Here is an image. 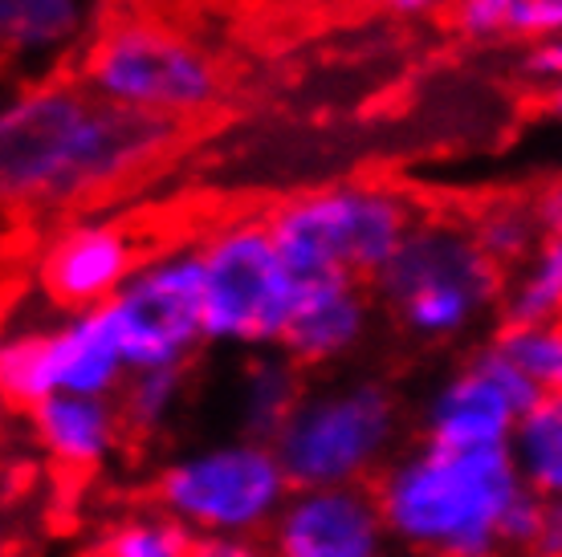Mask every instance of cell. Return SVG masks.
Here are the masks:
<instances>
[{"mask_svg":"<svg viewBox=\"0 0 562 557\" xmlns=\"http://www.w3.org/2000/svg\"><path fill=\"white\" fill-rule=\"evenodd\" d=\"M176 143V126L131 114L78 73L29 78L0 106V195L54 212L135 180Z\"/></svg>","mask_w":562,"mask_h":557,"instance_id":"cell-1","label":"cell"},{"mask_svg":"<svg viewBox=\"0 0 562 557\" xmlns=\"http://www.w3.org/2000/svg\"><path fill=\"white\" fill-rule=\"evenodd\" d=\"M392 542L420 557H506L502 530L530 492L509 447L452 452L420 440L375 480Z\"/></svg>","mask_w":562,"mask_h":557,"instance_id":"cell-2","label":"cell"},{"mask_svg":"<svg viewBox=\"0 0 562 557\" xmlns=\"http://www.w3.org/2000/svg\"><path fill=\"white\" fill-rule=\"evenodd\" d=\"M278 252L297 281H375L420 224V212L392 183L347 180L285 200L266 216Z\"/></svg>","mask_w":562,"mask_h":557,"instance_id":"cell-3","label":"cell"},{"mask_svg":"<svg viewBox=\"0 0 562 557\" xmlns=\"http://www.w3.org/2000/svg\"><path fill=\"white\" fill-rule=\"evenodd\" d=\"M371 293L412 338L449 342L502 306L506 269L485 257L473 232L452 220H420L371 281Z\"/></svg>","mask_w":562,"mask_h":557,"instance_id":"cell-4","label":"cell"},{"mask_svg":"<svg viewBox=\"0 0 562 557\" xmlns=\"http://www.w3.org/2000/svg\"><path fill=\"white\" fill-rule=\"evenodd\" d=\"M155 504L192 537H266L294 497V480L266 440L233 435L171 456L155 476Z\"/></svg>","mask_w":562,"mask_h":557,"instance_id":"cell-5","label":"cell"},{"mask_svg":"<svg viewBox=\"0 0 562 557\" xmlns=\"http://www.w3.org/2000/svg\"><path fill=\"white\" fill-rule=\"evenodd\" d=\"M400 403L380 378H342L306 387L290 423L273 435L294 488H351L375 485L395 461Z\"/></svg>","mask_w":562,"mask_h":557,"instance_id":"cell-6","label":"cell"},{"mask_svg":"<svg viewBox=\"0 0 562 557\" xmlns=\"http://www.w3.org/2000/svg\"><path fill=\"white\" fill-rule=\"evenodd\" d=\"M86 86L131 114L180 123L209 114L221 102L225 78L216 57L188 33L159 21H114L82 54Z\"/></svg>","mask_w":562,"mask_h":557,"instance_id":"cell-7","label":"cell"},{"mask_svg":"<svg viewBox=\"0 0 562 557\" xmlns=\"http://www.w3.org/2000/svg\"><path fill=\"white\" fill-rule=\"evenodd\" d=\"M204 338L228 350H278L302 281L285 265L266 220H233L200 245Z\"/></svg>","mask_w":562,"mask_h":557,"instance_id":"cell-8","label":"cell"},{"mask_svg":"<svg viewBox=\"0 0 562 557\" xmlns=\"http://www.w3.org/2000/svg\"><path fill=\"white\" fill-rule=\"evenodd\" d=\"M131 378L106 306L61 314L49 326L16 330L0 346V387L16 407H37L54 395L119 399Z\"/></svg>","mask_w":562,"mask_h":557,"instance_id":"cell-9","label":"cell"},{"mask_svg":"<svg viewBox=\"0 0 562 557\" xmlns=\"http://www.w3.org/2000/svg\"><path fill=\"white\" fill-rule=\"evenodd\" d=\"M131 375L183 371L204 338V261L200 249H168L143 257L127 285L106 306Z\"/></svg>","mask_w":562,"mask_h":557,"instance_id":"cell-10","label":"cell"},{"mask_svg":"<svg viewBox=\"0 0 562 557\" xmlns=\"http://www.w3.org/2000/svg\"><path fill=\"white\" fill-rule=\"evenodd\" d=\"M547 390L526 375L506 350L490 342L461 371L440 378L424 399L420 432L428 444L452 452L509 447L526 411L542 403Z\"/></svg>","mask_w":562,"mask_h":557,"instance_id":"cell-11","label":"cell"},{"mask_svg":"<svg viewBox=\"0 0 562 557\" xmlns=\"http://www.w3.org/2000/svg\"><path fill=\"white\" fill-rule=\"evenodd\" d=\"M266 542L278 557H387L392 530L371 485L294 488Z\"/></svg>","mask_w":562,"mask_h":557,"instance_id":"cell-12","label":"cell"},{"mask_svg":"<svg viewBox=\"0 0 562 557\" xmlns=\"http://www.w3.org/2000/svg\"><path fill=\"white\" fill-rule=\"evenodd\" d=\"M139 269V249L123 224L78 220L61 228L37 257V289L61 314L102 309Z\"/></svg>","mask_w":562,"mask_h":557,"instance_id":"cell-13","label":"cell"},{"mask_svg":"<svg viewBox=\"0 0 562 557\" xmlns=\"http://www.w3.org/2000/svg\"><path fill=\"white\" fill-rule=\"evenodd\" d=\"M375 293L363 281L351 277H323L302 281L297 306L290 318V330L281 338V350L297 366H330L363 346L371 330Z\"/></svg>","mask_w":562,"mask_h":557,"instance_id":"cell-14","label":"cell"},{"mask_svg":"<svg viewBox=\"0 0 562 557\" xmlns=\"http://www.w3.org/2000/svg\"><path fill=\"white\" fill-rule=\"evenodd\" d=\"M127 419L119 399H90V395H54L29 407V435L45 456L66 473H90L106 464L123 444Z\"/></svg>","mask_w":562,"mask_h":557,"instance_id":"cell-15","label":"cell"},{"mask_svg":"<svg viewBox=\"0 0 562 557\" xmlns=\"http://www.w3.org/2000/svg\"><path fill=\"white\" fill-rule=\"evenodd\" d=\"M99 0H0V45L29 78L57 66L90 37Z\"/></svg>","mask_w":562,"mask_h":557,"instance_id":"cell-16","label":"cell"},{"mask_svg":"<svg viewBox=\"0 0 562 557\" xmlns=\"http://www.w3.org/2000/svg\"><path fill=\"white\" fill-rule=\"evenodd\" d=\"M302 395H306L302 366L281 346L257 350L254 359L240 366L237 387H233V419H237L240 435L273 444V435L297 411Z\"/></svg>","mask_w":562,"mask_h":557,"instance_id":"cell-17","label":"cell"},{"mask_svg":"<svg viewBox=\"0 0 562 557\" xmlns=\"http://www.w3.org/2000/svg\"><path fill=\"white\" fill-rule=\"evenodd\" d=\"M506 326H562V237H542L502 293Z\"/></svg>","mask_w":562,"mask_h":557,"instance_id":"cell-18","label":"cell"},{"mask_svg":"<svg viewBox=\"0 0 562 557\" xmlns=\"http://www.w3.org/2000/svg\"><path fill=\"white\" fill-rule=\"evenodd\" d=\"M509 456L530 492L547 501L562 497V395H542V403L521 416Z\"/></svg>","mask_w":562,"mask_h":557,"instance_id":"cell-19","label":"cell"},{"mask_svg":"<svg viewBox=\"0 0 562 557\" xmlns=\"http://www.w3.org/2000/svg\"><path fill=\"white\" fill-rule=\"evenodd\" d=\"M469 232L497 269H518L547 237L535 204H518V200H497L477 208Z\"/></svg>","mask_w":562,"mask_h":557,"instance_id":"cell-20","label":"cell"},{"mask_svg":"<svg viewBox=\"0 0 562 557\" xmlns=\"http://www.w3.org/2000/svg\"><path fill=\"white\" fill-rule=\"evenodd\" d=\"M183 390H188L183 371H135L119 395V411L131 432H164L171 419L180 416Z\"/></svg>","mask_w":562,"mask_h":557,"instance_id":"cell-21","label":"cell"},{"mask_svg":"<svg viewBox=\"0 0 562 557\" xmlns=\"http://www.w3.org/2000/svg\"><path fill=\"white\" fill-rule=\"evenodd\" d=\"M196 537L164 513L127 516L102 537V557H192Z\"/></svg>","mask_w":562,"mask_h":557,"instance_id":"cell-22","label":"cell"},{"mask_svg":"<svg viewBox=\"0 0 562 557\" xmlns=\"http://www.w3.org/2000/svg\"><path fill=\"white\" fill-rule=\"evenodd\" d=\"M497 346L547 395H562V326H506Z\"/></svg>","mask_w":562,"mask_h":557,"instance_id":"cell-23","label":"cell"},{"mask_svg":"<svg viewBox=\"0 0 562 557\" xmlns=\"http://www.w3.org/2000/svg\"><path fill=\"white\" fill-rule=\"evenodd\" d=\"M518 4L521 0H457L452 4V29L469 42H490L497 33H506Z\"/></svg>","mask_w":562,"mask_h":557,"instance_id":"cell-24","label":"cell"},{"mask_svg":"<svg viewBox=\"0 0 562 557\" xmlns=\"http://www.w3.org/2000/svg\"><path fill=\"white\" fill-rule=\"evenodd\" d=\"M506 33L530 45L562 37V0H521L509 16Z\"/></svg>","mask_w":562,"mask_h":557,"instance_id":"cell-25","label":"cell"},{"mask_svg":"<svg viewBox=\"0 0 562 557\" xmlns=\"http://www.w3.org/2000/svg\"><path fill=\"white\" fill-rule=\"evenodd\" d=\"M538 521H542V497L538 492H526L514 513L506 516V530H502V545H506V557H530L538 537Z\"/></svg>","mask_w":562,"mask_h":557,"instance_id":"cell-26","label":"cell"},{"mask_svg":"<svg viewBox=\"0 0 562 557\" xmlns=\"http://www.w3.org/2000/svg\"><path fill=\"white\" fill-rule=\"evenodd\" d=\"M521 66H526V73H530L535 82L554 86V90H559V86H562V37L530 45V49H526V57H521Z\"/></svg>","mask_w":562,"mask_h":557,"instance_id":"cell-27","label":"cell"},{"mask_svg":"<svg viewBox=\"0 0 562 557\" xmlns=\"http://www.w3.org/2000/svg\"><path fill=\"white\" fill-rule=\"evenodd\" d=\"M192 557H278L266 537H200Z\"/></svg>","mask_w":562,"mask_h":557,"instance_id":"cell-28","label":"cell"},{"mask_svg":"<svg viewBox=\"0 0 562 557\" xmlns=\"http://www.w3.org/2000/svg\"><path fill=\"white\" fill-rule=\"evenodd\" d=\"M530 557H562V497H542V521Z\"/></svg>","mask_w":562,"mask_h":557,"instance_id":"cell-29","label":"cell"},{"mask_svg":"<svg viewBox=\"0 0 562 557\" xmlns=\"http://www.w3.org/2000/svg\"><path fill=\"white\" fill-rule=\"evenodd\" d=\"M535 208H538V220H542V228H547L550 237H562V180L542 187Z\"/></svg>","mask_w":562,"mask_h":557,"instance_id":"cell-30","label":"cell"},{"mask_svg":"<svg viewBox=\"0 0 562 557\" xmlns=\"http://www.w3.org/2000/svg\"><path fill=\"white\" fill-rule=\"evenodd\" d=\"M395 16H428L440 13V9H452L457 0H387Z\"/></svg>","mask_w":562,"mask_h":557,"instance_id":"cell-31","label":"cell"},{"mask_svg":"<svg viewBox=\"0 0 562 557\" xmlns=\"http://www.w3.org/2000/svg\"><path fill=\"white\" fill-rule=\"evenodd\" d=\"M550 114H554V118L562 123V86L554 90V94H550Z\"/></svg>","mask_w":562,"mask_h":557,"instance_id":"cell-32","label":"cell"}]
</instances>
